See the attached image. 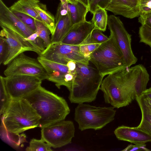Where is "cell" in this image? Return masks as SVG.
I'll return each mask as SVG.
<instances>
[{"label":"cell","mask_w":151,"mask_h":151,"mask_svg":"<svg viewBox=\"0 0 151 151\" xmlns=\"http://www.w3.org/2000/svg\"><path fill=\"white\" fill-rule=\"evenodd\" d=\"M149 81V75L142 65L126 66L108 75L100 89L105 102L118 109L128 106L136 96L141 95Z\"/></svg>","instance_id":"1"},{"label":"cell","mask_w":151,"mask_h":151,"mask_svg":"<svg viewBox=\"0 0 151 151\" xmlns=\"http://www.w3.org/2000/svg\"><path fill=\"white\" fill-rule=\"evenodd\" d=\"M40 117L38 127L47 126L64 120L70 109L63 97L40 86L24 97Z\"/></svg>","instance_id":"2"},{"label":"cell","mask_w":151,"mask_h":151,"mask_svg":"<svg viewBox=\"0 0 151 151\" xmlns=\"http://www.w3.org/2000/svg\"><path fill=\"white\" fill-rule=\"evenodd\" d=\"M104 77L96 68L76 62V74L69 91L71 103L79 104L94 101Z\"/></svg>","instance_id":"3"},{"label":"cell","mask_w":151,"mask_h":151,"mask_svg":"<svg viewBox=\"0 0 151 151\" xmlns=\"http://www.w3.org/2000/svg\"><path fill=\"white\" fill-rule=\"evenodd\" d=\"M1 117V124L6 129L16 134L38 127L40 118L29 103L23 98L12 99Z\"/></svg>","instance_id":"4"},{"label":"cell","mask_w":151,"mask_h":151,"mask_svg":"<svg viewBox=\"0 0 151 151\" xmlns=\"http://www.w3.org/2000/svg\"><path fill=\"white\" fill-rule=\"evenodd\" d=\"M89 61L103 76L126 67L123 54L113 36L90 55Z\"/></svg>","instance_id":"5"},{"label":"cell","mask_w":151,"mask_h":151,"mask_svg":"<svg viewBox=\"0 0 151 151\" xmlns=\"http://www.w3.org/2000/svg\"><path fill=\"white\" fill-rule=\"evenodd\" d=\"M114 108L79 104L75 109L74 119L81 131L91 129L99 130L114 119L116 113Z\"/></svg>","instance_id":"6"},{"label":"cell","mask_w":151,"mask_h":151,"mask_svg":"<svg viewBox=\"0 0 151 151\" xmlns=\"http://www.w3.org/2000/svg\"><path fill=\"white\" fill-rule=\"evenodd\" d=\"M39 56L65 65H67L69 61H73L88 65L90 61L89 59L81 52L79 45H69L61 42L51 43Z\"/></svg>","instance_id":"7"},{"label":"cell","mask_w":151,"mask_h":151,"mask_svg":"<svg viewBox=\"0 0 151 151\" xmlns=\"http://www.w3.org/2000/svg\"><path fill=\"white\" fill-rule=\"evenodd\" d=\"M75 132L73 122L64 120L41 128V138L52 147L60 148L71 143Z\"/></svg>","instance_id":"8"},{"label":"cell","mask_w":151,"mask_h":151,"mask_svg":"<svg viewBox=\"0 0 151 151\" xmlns=\"http://www.w3.org/2000/svg\"><path fill=\"white\" fill-rule=\"evenodd\" d=\"M107 25L111 34L115 40L123 56L126 67H130L137 60L131 47V35L126 30L119 18L114 15L108 17Z\"/></svg>","instance_id":"9"},{"label":"cell","mask_w":151,"mask_h":151,"mask_svg":"<svg viewBox=\"0 0 151 151\" xmlns=\"http://www.w3.org/2000/svg\"><path fill=\"white\" fill-rule=\"evenodd\" d=\"M5 76L25 75L35 76L42 80L47 79L46 71L37 59L29 57L24 52L16 57L4 70Z\"/></svg>","instance_id":"10"},{"label":"cell","mask_w":151,"mask_h":151,"mask_svg":"<svg viewBox=\"0 0 151 151\" xmlns=\"http://www.w3.org/2000/svg\"><path fill=\"white\" fill-rule=\"evenodd\" d=\"M7 91L12 99L23 98L41 85L39 77L25 75L4 77Z\"/></svg>","instance_id":"11"},{"label":"cell","mask_w":151,"mask_h":151,"mask_svg":"<svg viewBox=\"0 0 151 151\" xmlns=\"http://www.w3.org/2000/svg\"><path fill=\"white\" fill-rule=\"evenodd\" d=\"M37 59L46 71L47 80L55 83L58 89H60L61 86H63L69 91L70 90L76 70L70 71L66 65L48 60L39 56Z\"/></svg>","instance_id":"12"},{"label":"cell","mask_w":151,"mask_h":151,"mask_svg":"<svg viewBox=\"0 0 151 151\" xmlns=\"http://www.w3.org/2000/svg\"><path fill=\"white\" fill-rule=\"evenodd\" d=\"M1 27L0 36L5 38L8 48V55L3 63L4 65H8L16 57L26 51L34 52L39 55L41 53L29 42L16 33L4 27Z\"/></svg>","instance_id":"13"},{"label":"cell","mask_w":151,"mask_h":151,"mask_svg":"<svg viewBox=\"0 0 151 151\" xmlns=\"http://www.w3.org/2000/svg\"><path fill=\"white\" fill-rule=\"evenodd\" d=\"M0 25L16 33L24 38L35 32L20 20L4 3L0 0Z\"/></svg>","instance_id":"14"},{"label":"cell","mask_w":151,"mask_h":151,"mask_svg":"<svg viewBox=\"0 0 151 151\" xmlns=\"http://www.w3.org/2000/svg\"><path fill=\"white\" fill-rule=\"evenodd\" d=\"M95 29V26L92 22L86 20L74 24L60 42L69 45H80L88 38Z\"/></svg>","instance_id":"15"},{"label":"cell","mask_w":151,"mask_h":151,"mask_svg":"<svg viewBox=\"0 0 151 151\" xmlns=\"http://www.w3.org/2000/svg\"><path fill=\"white\" fill-rule=\"evenodd\" d=\"M141 0H112L106 9L115 15H119L132 19L141 14Z\"/></svg>","instance_id":"16"},{"label":"cell","mask_w":151,"mask_h":151,"mask_svg":"<svg viewBox=\"0 0 151 151\" xmlns=\"http://www.w3.org/2000/svg\"><path fill=\"white\" fill-rule=\"evenodd\" d=\"M119 140L135 144H143L151 141V135L136 127L119 126L114 132Z\"/></svg>","instance_id":"17"},{"label":"cell","mask_w":151,"mask_h":151,"mask_svg":"<svg viewBox=\"0 0 151 151\" xmlns=\"http://www.w3.org/2000/svg\"><path fill=\"white\" fill-rule=\"evenodd\" d=\"M41 4L39 0H18L9 8L12 12L27 14L43 23L35 9Z\"/></svg>","instance_id":"18"},{"label":"cell","mask_w":151,"mask_h":151,"mask_svg":"<svg viewBox=\"0 0 151 151\" xmlns=\"http://www.w3.org/2000/svg\"><path fill=\"white\" fill-rule=\"evenodd\" d=\"M135 99L142 115L141 122L137 127L151 135V109L142 95L136 96Z\"/></svg>","instance_id":"19"},{"label":"cell","mask_w":151,"mask_h":151,"mask_svg":"<svg viewBox=\"0 0 151 151\" xmlns=\"http://www.w3.org/2000/svg\"><path fill=\"white\" fill-rule=\"evenodd\" d=\"M68 13L72 25L85 21L88 8L77 1L68 3Z\"/></svg>","instance_id":"20"},{"label":"cell","mask_w":151,"mask_h":151,"mask_svg":"<svg viewBox=\"0 0 151 151\" xmlns=\"http://www.w3.org/2000/svg\"><path fill=\"white\" fill-rule=\"evenodd\" d=\"M72 25L68 13L66 15L62 17L55 23L54 32L51 35V43L60 42Z\"/></svg>","instance_id":"21"},{"label":"cell","mask_w":151,"mask_h":151,"mask_svg":"<svg viewBox=\"0 0 151 151\" xmlns=\"http://www.w3.org/2000/svg\"><path fill=\"white\" fill-rule=\"evenodd\" d=\"M35 9L43 24L48 28L51 35H52L55 26V19L53 15L47 11L45 4H42L40 6L36 7Z\"/></svg>","instance_id":"22"},{"label":"cell","mask_w":151,"mask_h":151,"mask_svg":"<svg viewBox=\"0 0 151 151\" xmlns=\"http://www.w3.org/2000/svg\"><path fill=\"white\" fill-rule=\"evenodd\" d=\"M93 14L91 22L96 29L103 32L105 31L108 17L106 9L97 7Z\"/></svg>","instance_id":"23"},{"label":"cell","mask_w":151,"mask_h":151,"mask_svg":"<svg viewBox=\"0 0 151 151\" xmlns=\"http://www.w3.org/2000/svg\"><path fill=\"white\" fill-rule=\"evenodd\" d=\"M0 114L3 115L8 108L12 100L5 86L4 77H0Z\"/></svg>","instance_id":"24"},{"label":"cell","mask_w":151,"mask_h":151,"mask_svg":"<svg viewBox=\"0 0 151 151\" xmlns=\"http://www.w3.org/2000/svg\"><path fill=\"white\" fill-rule=\"evenodd\" d=\"M36 30L39 37L44 42L46 48L51 43L50 38L51 32L48 28L43 23L35 19Z\"/></svg>","instance_id":"25"},{"label":"cell","mask_w":151,"mask_h":151,"mask_svg":"<svg viewBox=\"0 0 151 151\" xmlns=\"http://www.w3.org/2000/svg\"><path fill=\"white\" fill-rule=\"evenodd\" d=\"M52 147L41 138L40 139L33 138L29 142V146L26 148L27 151H51Z\"/></svg>","instance_id":"26"},{"label":"cell","mask_w":151,"mask_h":151,"mask_svg":"<svg viewBox=\"0 0 151 151\" xmlns=\"http://www.w3.org/2000/svg\"><path fill=\"white\" fill-rule=\"evenodd\" d=\"M90 35L83 42L79 45L81 53L85 57L89 59L91 54L100 45L92 43L90 39Z\"/></svg>","instance_id":"27"},{"label":"cell","mask_w":151,"mask_h":151,"mask_svg":"<svg viewBox=\"0 0 151 151\" xmlns=\"http://www.w3.org/2000/svg\"><path fill=\"white\" fill-rule=\"evenodd\" d=\"M139 42L151 47V27L146 24L142 25L139 28Z\"/></svg>","instance_id":"28"},{"label":"cell","mask_w":151,"mask_h":151,"mask_svg":"<svg viewBox=\"0 0 151 151\" xmlns=\"http://www.w3.org/2000/svg\"><path fill=\"white\" fill-rule=\"evenodd\" d=\"M12 12L25 25L35 32L36 26L35 19L32 17L23 13L17 12Z\"/></svg>","instance_id":"29"},{"label":"cell","mask_w":151,"mask_h":151,"mask_svg":"<svg viewBox=\"0 0 151 151\" xmlns=\"http://www.w3.org/2000/svg\"><path fill=\"white\" fill-rule=\"evenodd\" d=\"M102 32L96 29L92 31L90 36V40L92 43L101 44L109 39V37L104 35Z\"/></svg>","instance_id":"30"},{"label":"cell","mask_w":151,"mask_h":151,"mask_svg":"<svg viewBox=\"0 0 151 151\" xmlns=\"http://www.w3.org/2000/svg\"><path fill=\"white\" fill-rule=\"evenodd\" d=\"M8 45L4 37H0V64H1L5 61L8 55Z\"/></svg>","instance_id":"31"},{"label":"cell","mask_w":151,"mask_h":151,"mask_svg":"<svg viewBox=\"0 0 151 151\" xmlns=\"http://www.w3.org/2000/svg\"><path fill=\"white\" fill-rule=\"evenodd\" d=\"M112 0H92L89 4V11L92 14L97 7L106 9Z\"/></svg>","instance_id":"32"},{"label":"cell","mask_w":151,"mask_h":151,"mask_svg":"<svg viewBox=\"0 0 151 151\" xmlns=\"http://www.w3.org/2000/svg\"><path fill=\"white\" fill-rule=\"evenodd\" d=\"M68 2H60L58 5L55 16V23L63 17L68 13Z\"/></svg>","instance_id":"33"},{"label":"cell","mask_w":151,"mask_h":151,"mask_svg":"<svg viewBox=\"0 0 151 151\" xmlns=\"http://www.w3.org/2000/svg\"><path fill=\"white\" fill-rule=\"evenodd\" d=\"M122 151H149L150 150L146 147V145L143 144H136L134 145L130 144L128 145Z\"/></svg>","instance_id":"34"},{"label":"cell","mask_w":151,"mask_h":151,"mask_svg":"<svg viewBox=\"0 0 151 151\" xmlns=\"http://www.w3.org/2000/svg\"><path fill=\"white\" fill-rule=\"evenodd\" d=\"M139 18V22L142 25L146 24L151 27V12L141 14Z\"/></svg>","instance_id":"35"},{"label":"cell","mask_w":151,"mask_h":151,"mask_svg":"<svg viewBox=\"0 0 151 151\" xmlns=\"http://www.w3.org/2000/svg\"><path fill=\"white\" fill-rule=\"evenodd\" d=\"M140 8L141 14L151 12V0H141Z\"/></svg>","instance_id":"36"},{"label":"cell","mask_w":151,"mask_h":151,"mask_svg":"<svg viewBox=\"0 0 151 151\" xmlns=\"http://www.w3.org/2000/svg\"><path fill=\"white\" fill-rule=\"evenodd\" d=\"M68 3H71L74 1H78L88 8L89 6V0H68Z\"/></svg>","instance_id":"37"},{"label":"cell","mask_w":151,"mask_h":151,"mask_svg":"<svg viewBox=\"0 0 151 151\" xmlns=\"http://www.w3.org/2000/svg\"><path fill=\"white\" fill-rule=\"evenodd\" d=\"M145 97L151 99V88L147 89L142 94Z\"/></svg>","instance_id":"38"},{"label":"cell","mask_w":151,"mask_h":151,"mask_svg":"<svg viewBox=\"0 0 151 151\" xmlns=\"http://www.w3.org/2000/svg\"><path fill=\"white\" fill-rule=\"evenodd\" d=\"M143 96L145 99L146 101L147 102V103L148 104L150 107V108L151 109V99L145 97Z\"/></svg>","instance_id":"39"},{"label":"cell","mask_w":151,"mask_h":151,"mask_svg":"<svg viewBox=\"0 0 151 151\" xmlns=\"http://www.w3.org/2000/svg\"><path fill=\"white\" fill-rule=\"evenodd\" d=\"M92 0H89V4L90 3V2H91V1H92Z\"/></svg>","instance_id":"40"},{"label":"cell","mask_w":151,"mask_h":151,"mask_svg":"<svg viewBox=\"0 0 151 151\" xmlns=\"http://www.w3.org/2000/svg\"><path fill=\"white\" fill-rule=\"evenodd\" d=\"M150 48H151V47H150Z\"/></svg>","instance_id":"41"}]
</instances>
